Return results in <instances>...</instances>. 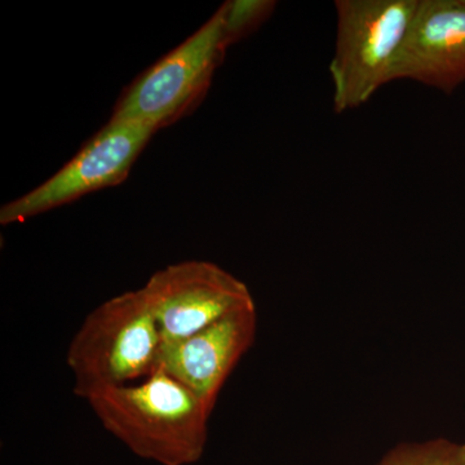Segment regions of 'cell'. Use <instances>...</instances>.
<instances>
[{
	"mask_svg": "<svg viewBox=\"0 0 465 465\" xmlns=\"http://www.w3.org/2000/svg\"><path fill=\"white\" fill-rule=\"evenodd\" d=\"M256 330V307L235 312L188 338L163 342L159 369L182 382L213 411L229 376L252 347Z\"/></svg>",
	"mask_w": 465,
	"mask_h": 465,
	"instance_id": "obj_7",
	"label": "cell"
},
{
	"mask_svg": "<svg viewBox=\"0 0 465 465\" xmlns=\"http://www.w3.org/2000/svg\"><path fill=\"white\" fill-rule=\"evenodd\" d=\"M87 402L137 457L161 465H192L203 457L213 411L159 367L143 381L110 388Z\"/></svg>",
	"mask_w": 465,
	"mask_h": 465,
	"instance_id": "obj_1",
	"label": "cell"
},
{
	"mask_svg": "<svg viewBox=\"0 0 465 465\" xmlns=\"http://www.w3.org/2000/svg\"><path fill=\"white\" fill-rule=\"evenodd\" d=\"M224 9V32L229 47L255 33L273 15V0H232Z\"/></svg>",
	"mask_w": 465,
	"mask_h": 465,
	"instance_id": "obj_9",
	"label": "cell"
},
{
	"mask_svg": "<svg viewBox=\"0 0 465 465\" xmlns=\"http://www.w3.org/2000/svg\"><path fill=\"white\" fill-rule=\"evenodd\" d=\"M228 48L224 9L220 7L203 26L124 92L110 121L134 122L157 133L191 114L210 90Z\"/></svg>",
	"mask_w": 465,
	"mask_h": 465,
	"instance_id": "obj_4",
	"label": "cell"
},
{
	"mask_svg": "<svg viewBox=\"0 0 465 465\" xmlns=\"http://www.w3.org/2000/svg\"><path fill=\"white\" fill-rule=\"evenodd\" d=\"M161 330L143 290L127 291L91 312L67 349L75 396L143 381L159 367Z\"/></svg>",
	"mask_w": 465,
	"mask_h": 465,
	"instance_id": "obj_2",
	"label": "cell"
},
{
	"mask_svg": "<svg viewBox=\"0 0 465 465\" xmlns=\"http://www.w3.org/2000/svg\"><path fill=\"white\" fill-rule=\"evenodd\" d=\"M419 0H338L330 64L336 113L361 108L394 81Z\"/></svg>",
	"mask_w": 465,
	"mask_h": 465,
	"instance_id": "obj_3",
	"label": "cell"
},
{
	"mask_svg": "<svg viewBox=\"0 0 465 465\" xmlns=\"http://www.w3.org/2000/svg\"><path fill=\"white\" fill-rule=\"evenodd\" d=\"M142 290L163 342L182 341L235 312L256 307L246 283L201 260L166 266Z\"/></svg>",
	"mask_w": 465,
	"mask_h": 465,
	"instance_id": "obj_6",
	"label": "cell"
},
{
	"mask_svg": "<svg viewBox=\"0 0 465 465\" xmlns=\"http://www.w3.org/2000/svg\"><path fill=\"white\" fill-rule=\"evenodd\" d=\"M155 134L134 122L109 121L51 179L0 210L2 225L26 222L90 193L119 185Z\"/></svg>",
	"mask_w": 465,
	"mask_h": 465,
	"instance_id": "obj_5",
	"label": "cell"
},
{
	"mask_svg": "<svg viewBox=\"0 0 465 465\" xmlns=\"http://www.w3.org/2000/svg\"><path fill=\"white\" fill-rule=\"evenodd\" d=\"M452 94L465 82V0H419L394 81Z\"/></svg>",
	"mask_w": 465,
	"mask_h": 465,
	"instance_id": "obj_8",
	"label": "cell"
},
{
	"mask_svg": "<svg viewBox=\"0 0 465 465\" xmlns=\"http://www.w3.org/2000/svg\"><path fill=\"white\" fill-rule=\"evenodd\" d=\"M379 465H465V443L433 440L401 446L390 452Z\"/></svg>",
	"mask_w": 465,
	"mask_h": 465,
	"instance_id": "obj_10",
	"label": "cell"
}]
</instances>
